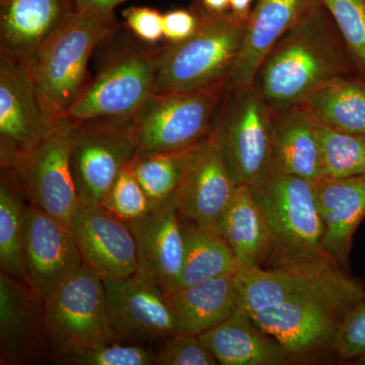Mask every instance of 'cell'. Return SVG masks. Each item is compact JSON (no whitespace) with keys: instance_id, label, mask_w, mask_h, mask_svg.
<instances>
[{"instance_id":"obj_18","label":"cell","mask_w":365,"mask_h":365,"mask_svg":"<svg viewBox=\"0 0 365 365\" xmlns=\"http://www.w3.org/2000/svg\"><path fill=\"white\" fill-rule=\"evenodd\" d=\"M127 225L136 242V273L155 283L165 294L179 287L186 242L174 195L153 204L145 215Z\"/></svg>"},{"instance_id":"obj_37","label":"cell","mask_w":365,"mask_h":365,"mask_svg":"<svg viewBox=\"0 0 365 365\" xmlns=\"http://www.w3.org/2000/svg\"><path fill=\"white\" fill-rule=\"evenodd\" d=\"M125 23L132 35L148 44L157 45L163 38V14L155 9L132 6L125 9Z\"/></svg>"},{"instance_id":"obj_31","label":"cell","mask_w":365,"mask_h":365,"mask_svg":"<svg viewBox=\"0 0 365 365\" xmlns=\"http://www.w3.org/2000/svg\"><path fill=\"white\" fill-rule=\"evenodd\" d=\"M324 179L365 176V136L318 121Z\"/></svg>"},{"instance_id":"obj_22","label":"cell","mask_w":365,"mask_h":365,"mask_svg":"<svg viewBox=\"0 0 365 365\" xmlns=\"http://www.w3.org/2000/svg\"><path fill=\"white\" fill-rule=\"evenodd\" d=\"M324 225L323 249L348 270L353 237L365 218V176L314 182Z\"/></svg>"},{"instance_id":"obj_2","label":"cell","mask_w":365,"mask_h":365,"mask_svg":"<svg viewBox=\"0 0 365 365\" xmlns=\"http://www.w3.org/2000/svg\"><path fill=\"white\" fill-rule=\"evenodd\" d=\"M120 29L114 13L78 11L41 47L31 71L50 123L66 119L90 85L91 55Z\"/></svg>"},{"instance_id":"obj_28","label":"cell","mask_w":365,"mask_h":365,"mask_svg":"<svg viewBox=\"0 0 365 365\" xmlns=\"http://www.w3.org/2000/svg\"><path fill=\"white\" fill-rule=\"evenodd\" d=\"M321 123L365 136V76H342L314 91L302 104Z\"/></svg>"},{"instance_id":"obj_25","label":"cell","mask_w":365,"mask_h":365,"mask_svg":"<svg viewBox=\"0 0 365 365\" xmlns=\"http://www.w3.org/2000/svg\"><path fill=\"white\" fill-rule=\"evenodd\" d=\"M275 169L311 182L324 179L318 120L304 106L273 113Z\"/></svg>"},{"instance_id":"obj_1","label":"cell","mask_w":365,"mask_h":365,"mask_svg":"<svg viewBox=\"0 0 365 365\" xmlns=\"http://www.w3.org/2000/svg\"><path fill=\"white\" fill-rule=\"evenodd\" d=\"M355 74L359 72L339 30L319 1L276 43L259 67L253 86L276 114L302 106L333 79Z\"/></svg>"},{"instance_id":"obj_36","label":"cell","mask_w":365,"mask_h":365,"mask_svg":"<svg viewBox=\"0 0 365 365\" xmlns=\"http://www.w3.org/2000/svg\"><path fill=\"white\" fill-rule=\"evenodd\" d=\"M335 352L342 361L365 364V295L343 319Z\"/></svg>"},{"instance_id":"obj_9","label":"cell","mask_w":365,"mask_h":365,"mask_svg":"<svg viewBox=\"0 0 365 365\" xmlns=\"http://www.w3.org/2000/svg\"><path fill=\"white\" fill-rule=\"evenodd\" d=\"M44 304L54 360L71 350L121 342L108 314L104 281L85 264Z\"/></svg>"},{"instance_id":"obj_29","label":"cell","mask_w":365,"mask_h":365,"mask_svg":"<svg viewBox=\"0 0 365 365\" xmlns=\"http://www.w3.org/2000/svg\"><path fill=\"white\" fill-rule=\"evenodd\" d=\"M25 195L11 170H1L0 179V268L28 283L23 254Z\"/></svg>"},{"instance_id":"obj_32","label":"cell","mask_w":365,"mask_h":365,"mask_svg":"<svg viewBox=\"0 0 365 365\" xmlns=\"http://www.w3.org/2000/svg\"><path fill=\"white\" fill-rule=\"evenodd\" d=\"M344 41L355 69L365 76V0H322Z\"/></svg>"},{"instance_id":"obj_6","label":"cell","mask_w":365,"mask_h":365,"mask_svg":"<svg viewBox=\"0 0 365 365\" xmlns=\"http://www.w3.org/2000/svg\"><path fill=\"white\" fill-rule=\"evenodd\" d=\"M273 113L254 86H227L209 135L237 186H254L273 163Z\"/></svg>"},{"instance_id":"obj_8","label":"cell","mask_w":365,"mask_h":365,"mask_svg":"<svg viewBox=\"0 0 365 365\" xmlns=\"http://www.w3.org/2000/svg\"><path fill=\"white\" fill-rule=\"evenodd\" d=\"M227 88L223 83L189 93H153L132 119L137 155L189 150L201 143Z\"/></svg>"},{"instance_id":"obj_12","label":"cell","mask_w":365,"mask_h":365,"mask_svg":"<svg viewBox=\"0 0 365 365\" xmlns=\"http://www.w3.org/2000/svg\"><path fill=\"white\" fill-rule=\"evenodd\" d=\"M56 124L46 119L31 67L0 55L1 170L14 169L19 160L51 133Z\"/></svg>"},{"instance_id":"obj_30","label":"cell","mask_w":365,"mask_h":365,"mask_svg":"<svg viewBox=\"0 0 365 365\" xmlns=\"http://www.w3.org/2000/svg\"><path fill=\"white\" fill-rule=\"evenodd\" d=\"M194 148L173 153L136 155L132 160L131 169L153 205L174 195Z\"/></svg>"},{"instance_id":"obj_13","label":"cell","mask_w":365,"mask_h":365,"mask_svg":"<svg viewBox=\"0 0 365 365\" xmlns=\"http://www.w3.org/2000/svg\"><path fill=\"white\" fill-rule=\"evenodd\" d=\"M23 254L28 284L44 300L83 265L69 223L30 203L24 210Z\"/></svg>"},{"instance_id":"obj_16","label":"cell","mask_w":365,"mask_h":365,"mask_svg":"<svg viewBox=\"0 0 365 365\" xmlns=\"http://www.w3.org/2000/svg\"><path fill=\"white\" fill-rule=\"evenodd\" d=\"M264 332L284 348L292 362L307 361L335 353L343 317L309 302H289L248 313Z\"/></svg>"},{"instance_id":"obj_26","label":"cell","mask_w":365,"mask_h":365,"mask_svg":"<svg viewBox=\"0 0 365 365\" xmlns=\"http://www.w3.org/2000/svg\"><path fill=\"white\" fill-rule=\"evenodd\" d=\"M217 225L242 267H263L267 263L272 251L270 225L248 186H237Z\"/></svg>"},{"instance_id":"obj_11","label":"cell","mask_w":365,"mask_h":365,"mask_svg":"<svg viewBox=\"0 0 365 365\" xmlns=\"http://www.w3.org/2000/svg\"><path fill=\"white\" fill-rule=\"evenodd\" d=\"M76 125L68 118L11 170L29 203L71 223L79 199L72 177L71 153Z\"/></svg>"},{"instance_id":"obj_14","label":"cell","mask_w":365,"mask_h":365,"mask_svg":"<svg viewBox=\"0 0 365 365\" xmlns=\"http://www.w3.org/2000/svg\"><path fill=\"white\" fill-rule=\"evenodd\" d=\"M54 362L44 299L28 283L0 273V364Z\"/></svg>"},{"instance_id":"obj_40","label":"cell","mask_w":365,"mask_h":365,"mask_svg":"<svg viewBox=\"0 0 365 365\" xmlns=\"http://www.w3.org/2000/svg\"><path fill=\"white\" fill-rule=\"evenodd\" d=\"M254 0H230V13L239 20L247 21L253 9Z\"/></svg>"},{"instance_id":"obj_7","label":"cell","mask_w":365,"mask_h":365,"mask_svg":"<svg viewBox=\"0 0 365 365\" xmlns=\"http://www.w3.org/2000/svg\"><path fill=\"white\" fill-rule=\"evenodd\" d=\"M249 188L270 225L272 251L268 266L328 255L323 249L324 225L314 182L272 167Z\"/></svg>"},{"instance_id":"obj_35","label":"cell","mask_w":365,"mask_h":365,"mask_svg":"<svg viewBox=\"0 0 365 365\" xmlns=\"http://www.w3.org/2000/svg\"><path fill=\"white\" fill-rule=\"evenodd\" d=\"M217 360L200 336L176 333L163 340L155 365H217Z\"/></svg>"},{"instance_id":"obj_27","label":"cell","mask_w":365,"mask_h":365,"mask_svg":"<svg viewBox=\"0 0 365 365\" xmlns=\"http://www.w3.org/2000/svg\"><path fill=\"white\" fill-rule=\"evenodd\" d=\"M182 222L186 251L179 287L228 275L242 266L217 223Z\"/></svg>"},{"instance_id":"obj_23","label":"cell","mask_w":365,"mask_h":365,"mask_svg":"<svg viewBox=\"0 0 365 365\" xmlns=\"http://www.w3.org/2000/svg\"><path fill=\"white\" fill-rule=\"evenodd\" d=\"M165 295L177 332L200 336L240 309V271L176 287Z\"/></svg>"},{"instance_id":"obj_34","label":"cell","mask_w":365,"mask_h":365,"mask_svg":"<svg viewBox=\"0 0 365 365\" xmlns=\"http://www.w3.org/2000/svg\"><path fill=\"white\" fill-rule=\"evenodd\" d=\"M101 205L119 220L129 223L145 215L150 210L153 203L129 163L118 175Z\"/></svg>"},{"instance_id":"obj_20","label":"cell","mask_w":365,"mask_h":365,"mask_svg":"<svg viewBox=\"0 0 365 365\" xmlns=\"http://www.w3.org/2000/svg\"><path fill=\"white\" fill-rule=\"evenodd\" d=\"M76 11V0H0V55L31 67L46 41Z\"/></svg>"},{"instance_id":"obj_15","label":"cell","mask_w":365,"mask_h":365,"mask_svg":"<svg viewBox=\"0 0 365 365\" xmlns=\"http://www.w3.org/2000/svg\"><path fill=\"white\" fill-rule=\"evenodd\" d=\"M103 281L110 321L121 342L163 341L178 333L165 292L155 283L138 273Z\"/></svg>"},{"instance_id":"obj_10","label":"cell","mask_w":365,"mask_h":365,"mask_svg":"<svg viewBox=\"0 0 365 365\" xmlns=\"http://www.w3.org/2000/svg\"><path fill=\"white\" fill-rule=\"evenodd\" d=\"M76 125L71 168L79 202L101 204L118 175L138 153L132 120Z\"/></svg>"},{"instance_id":"obj_3","label":"cell","mask_w":365,"mask_h":365,"mask_svg":"<svg viewBox=\"0 0 365 365\" xmlns=\"http://www.w3.org/2000/svg\"><path fill=\"white\" fill-rule=\"evenodd\" d=\"M364 295L365 280L353 277L329 255L240 270V309L247 313L283 302H309L345 318Z\"/></svg>"},{"instance_id":"obj_24","label":"cell","mask_w":365,"mask_h":365,"mask_svg":"<svg viewBox=\"0 0 365 365\" xmlns=\"http://www.w3.org/2000/svg\"><path fill=\"white\" fill-rule=\"evenodd\" d=\"M201 340L222 365H284L289 355L275 338L239 309L222 323L201 334Z\"/></svg>"},{"instance_id":"obj_33","label":"cell","mask_w":365,"mask_h":365,"mask_svg":"<svg viewBox=\"0 0 365 365\" xmlns=\"http://www.w3.org/2000/svg\"><path fill=\"white\" fill-rule=\"evenodd\" d=\"M155 352L143 346L121 342L81 348L62 353L54 360L61 365H155Z\"/></svg>"},{"instance_id":"obj_39","label":"cell","mask_w":365,"mask_h":365,"mask_svg":"<svg viewBox=\"0 0 365 365\" xmlns=\"http://www.w3.org/2000/svg\"><path fill=\"white\" fill-rule=\"evenodd\" d=\"M127 0H76L78 11L93 13H114L118 6Z\"/></svg>"},{"instance_id":"obj_41","label":"cell","mask_w":365,"mask_h":365,"mask_svg":"<svg viewBox=\"0 0 365 365\" xmlns=\"http://www.w3.org/2000/svg\"><path fill=\"white\" fill-rule=\"evenodd\" d=\"M210 13L225 14L230 11V0H198Z\"/></svg>"},{"instance_id":"obj_5","label":"cell","mask_w":365,"mask_h":365,"mask_svg":"<svg viewBox=\"0 0 365 365\" xmlns=\"http://www.w3.org/2000/svg\"><path fill=\"white\" fill-rule=\"evenodd\" d=\"M68 113L73 123L127 121L153 95L160 46L122 38Z\"/></svg>"},{"instance_id":"obj_38","label":"cell","mask_w":365,"mask_h":365,"mask_svg":"<svg viewBox=\"0 0 365 365\" xmlns=\"http://www.w3.org/2000/svg\"><path fill=\"white\" fill-rule=\"evenodd\" d=\"M198 26L196 9H174L163 14V38L167 43L182 42L191 37Z\"/></svg>"},{"instance_id":"obj_21","label":"cell","mask_w":365,"mask_h":365,"mask_svg":"<svg viewBox=\"0 0 365 365\" xmlns=\"http://www.w3.org/2000/svg\"><path fill=\"white\" fill-rule=\"evenodd\" d=\"M322 0H257L227 86H253L262 62L280 38Z\"/></svg>"},{"instance_id":"obj_19","label":"cell","mask_w":365,"mask_h":365,"mask_svg":"<svg viewBox=\"0 0 365 365\" xmlns=\"http://www.w3.org/2000/svg\"><path fill=\"white\" fill-rule=\"evenodd\" d=\"M237 189L217 143L208 134L193 148L175 192L180 217L185 222L217 223Z\"/></svg>"},{"instance_id":"obj_17","label":"cell","mask_w":365,"mask_h":365,"mask_svg":"<svg viewBox=\"0 0 365 365\" xmlns=\"http://www.w3.org/2000/svg\"><path fill=\"white\" fill-rule=\"evenodd\" d=\"M69 225L83 264L102 279L123 280L137 272L130 227L101 204H79Z\"/></svg>"},{"instance_id":"obj_4","label":"cell","mask_w":365,"mask_h":365,"mask_svg":"<svg viewBox=\"0 0 365 365\" xmlns=\"http://www.w3.org/2000/svg\"><path fill=\"white\" fill-rule=\"evenodd\" d=\"M197 30L182 42L160 46L153 93H189L228 83L247 21L228 11L210 13L196 1Z\"/></svg>"}]
</instances>
